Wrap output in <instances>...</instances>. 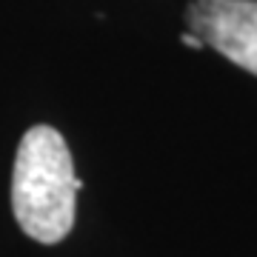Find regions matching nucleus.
<instances>
[{"mask_svg": "<svg viewBox=\"0 0 257 257\" xmlns=\"http://www.w3.org/2000/svg\"><path fill=\"white\" fill-rule=\"evenodd\" d=\"M83 183L63 135L52 126H32L20 138L12 172V211L32 240L55 246L74 226V197Z\"/></svg>", "mask_w": 257, "mask_h": 257, "instance_id": "1", "label": "nucleus"}, {"mask_svg": "<svg viewBox=\"0 0 257 257\" xmlns=\"http://www.w3.org/2000/svg\"><path fill=\"white\" fill-rule=\"evenodd\" d=\"M186 23L206 46L257 74V0H194Z\"/></svg>", "mask_w": 257, "mask_h": 257, "instance_id": "2", "label": "nucleus"}, {"mask_svg": "<svg viewBox=\"0 0 257 257\" xmlns=\"http://www.w3.org/2000/svg\"><path fill=\"white\" fill-rule=\"evenodd\" d=\"M180 43H183V46H189V49H197V52H200V49H206V43H203L197 35H192V32L180 35Z\"/></svg>", "mask_w": 257, "mask_h": 257, "instance_id": "3", "label": "nucleus"}]
</instances>
